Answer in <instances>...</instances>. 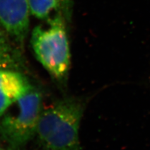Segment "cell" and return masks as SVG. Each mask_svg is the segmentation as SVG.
Here are the masks:
<instances>
[{
	"instance_id": "1",
	"label": "cell",
	"mask_w": 150,
	"mask_h": 150,
	"mask_svg": "<svg viewBox=\"0 0 150 150\" xmlns=\"http://www.w3.org/2000/svg\"><path fill=\"white\" fill-rule=\"evenodd\" d=\"M88 100L66 96L43 110L36 137L44 150H82L79 129Z\"/></svg>"
},
{
	"instance_id": "3",
	"label": "cell",
	"mask_w": 150,
	"mask_h": 150,
	"mask_svg": "<svg viewBox=\"0 0 150 150\" xmlns=\"http://www.w3.org/2000/svg\"><path fill=\"white\" fill-rule=\"evenodd\" d=\"M43 110L42 95L34 87L1 116L0 138L8 146L23 148L36 137Z\"/></svg>"
},
{
	"instance_id": "6",
	"label": "cell",
	"mask_w": 150,
	"mask_h": 150,
	"mask_svg": "<svg viewBox=\"0 0 150 150\" xmlns=\"http://www.w3.org/2000/svg\"><path fill=\"white\" fill-rule=\"evenodd\" d=\"M31 15L45 22L61 15L69 21L72 0H30Z\"/></svg>"
},
{
	"instance_id": "5",
	"label": "cell",
	"mask_w": 150,
	"mask_h": 150,
	"mask_svg": "<svg viewBox=\"0 0 150 150\" xmlns=\"http://www.w3.org/2000/svg\"><path fill=\"white\" fill-rule=\"evenodd\" d=\"M33 88L21 71L0 69V116Z\"/></svg>"
},
{
	"instance_id": "2",
	"label": "cell",
	"mask_w": 150,
	"mask_h": 150,
	"mask_svg": "<svg viewBox=\"0 0 150 150\" xmlns=\"http://www.w3.org/2000/svg\"><path fill=\"white\" fill-rule=\"evenodd\" d=\"M65 17L58 15L38 25L31 33V45L38 61L51 76L65 85L71 65V53Z\"/></svg>"
},
{
	"instance_id": "8",
	"label": "cell",
	"mask_w": 150,
	"mask_h": 150,
	"mask_svg": "<svg viewBox=\"0 0 150 150\" xmlns=\"http://www.w3.org/2000/svg\"><path fill=\"white\" fill-rule=\"evenodd\" d=\"M0 150H22V149H21V148H15V147H12V146H8L6 148L0 147Z\"/></svg>"
},
{
	"instance_id": "4",
	"label": "cell",
	"mask_w": 150,
	"mask_h": 150,
	"mask_svg": "<svg viewBox=\"0 0 150 150\" xmlns=\"http://www.w3.org/2000/svg\"><path fill=\"white\" fill-rule=\"evenodd\" d=\"M31 15L30 0H0V26L20 47L29 32Z\"/></svg>"
},
{
	"instance_id": "7",
	"label": "cell",
	"mask_w": 150,
	"mask_h": 150,
	"mask_svg": "<svg viewBox=\"0 0 150 150\" xmlns=\"http://www.w3.org/2000/svg\"><path fill=\"white\" fill-rule=\"evenodd\" d=\"M19 46H15L6 33L0 31V69L20 71L23 62Z\"/></svg>"
}]
</instances>
